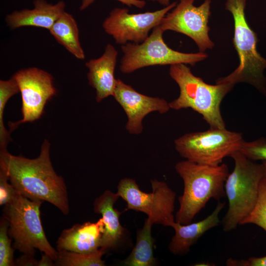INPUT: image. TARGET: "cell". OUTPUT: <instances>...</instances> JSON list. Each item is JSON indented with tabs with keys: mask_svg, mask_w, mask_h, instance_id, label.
I'll list each match as a JSON object with an SVG mask.
<instances>
[{
	"mask_svg": "<svg viewBox=\"0 0 266 266\" xmlns=\"http://www.w3.org/2000/svg\"><path fill=\"white\" fill-rule=\"evenodd\" d=\"M230 157L233 159L234 166L225 182L228 209L222 221L223 230L227 232L235 229L252 211L261 181L265 177L262 163L249 159L239 150Z\"/></svg>",
	"mask_w": 266,
	"mask_h": 266,
	"instance_id": "obj_5",
	"label": "cell"
},
{
	"mask_svg": "<svg viewBox=\"0 0 266 266\" xmlns=\"http://www.w3.org/2000/svg\"><path fill=\"white\" fill-rule=\"evenodd\" d=\"M113 97L127 116L125 127L130 134L142 132V120L150 113L165 114L170 109L169 102L164 99L142 94L120 79H117Z\"/></svg>",
	"mask_w": 266,
	"mask_h": 266,
	"instance_id": "obj_13",
	"label": "cell"
},
{
	"mask_svg": "<svg viewBox=\"0 0 266 266\" xmlns=\"http://www.w3.org/2000/svg\"><path fill=\"white\" fill-rule=\"evenodd\" d=\"M239 151L253 161H266V139L261 137L242 143Z\"/></svg>",
	"mask_w": 266,
	"mask_h": 266,
	"instance_id": "obj_25",
	"label": "cell"
},
{
	"mask_svg": "<svg viewBox=\"0 0 266 266\" xmlns=\"http://www.w3.org/2000/svg\"><path fill=\"white\" fill-rule=\"evenodd\" d=\"M152 191L142 192L135 181L122 179L117 193L127 203V209L146 214L154 224L172 227L175 222L173 215L175 193L164 181H151Z\"/></svg>",
	"mask_w": 266,
	"mask_h": 266,
	"instance_id": "obj_9",
	"label": "cell"
},
{
	"mask_svg": "<svg viewBox=\"0 0 266 266\" xmlns=\"http://www.w3.org/2000/svg\"><path fill=\"white\" fill-rule=\"evenodd\" d=\"M50 150V143L45 139L35 159L0 151V166L18 193L33 200L47 201L67 215L69 212L67 188L52 166Z\"/></svg>",
	"mask_w": 266,
	"mask_h": 266,
	"instance_id": "obj_1",
	"label": "cell"
},
{
	"mask_svg": "<svg viewBox=\"0 0 266 266\" xmlns=\"http://www.w3.org/2000/svg\"><path fill=\"white\" fill-rule=\"evenodd\" d=\"M252 224L262 228L266 232V178L261 181L258 198L256 205L240 225Z\"/></svg>",
	"mask_w": 266,
	"mask_h": 266,
	"instance_id": "obj_23",
	"label": "cell"
},
{
	"mask_svg": "<svg viewBox=\"0 0 266 266\" xmlns=\"http://www.w3.org/2000/svg\"><path fill=\"white\" fill-rule=\"evenodd\" d=\"M262 164H263L264 167L265 177L266 178V161H262Z\"/></svg>",
	"mask_w": 266,
	"mask_h": 266,
	"instance_id": "obj_32",
	"label": "cell"
},
{
	"mask_svg": "<svg viewBox=\"0 0 266 266\" xmlns=\"http://www.w3.org/2000/svg\"><path fill=\"white\" fill-rule=\"evenodd\" d=\"M54 261L49 256L44 253L42 255L41 259L38 261L37 266H53Z\"/></svg>",
	"mask_w": 266,
	"mask_h": 266,
	"instance_id": "obj_30",
	"label": "cell"
},
{
	"mask_svg": "<svg viewBox=\"0 0 266 266\" xmlns=\"http://www.w3.org/2000/svg\"><path fill=\"white\" fill-rule=\"evenodd\" d=\"M117 56L118 51L115 47L108 44L102 56L86 63V66L89 70L88 82L96 90V100L98 102L109 96H113L117 81L114 70Z\"/></svg>",
	"mask_w": 266,
	"mask_h": 266,
	"instance_id": "obj_15",
	"label": "cell"
},
{
	"mask_svg": "<svg viewBox=\"0 0 266 266\" xmlns=\"http://www.w3.org/2000/svg\"><path fill=\"white\" fill-rule=\"evenodd\" d=\"M33 9L15 11L8 14L5 21L12 30L32 26L49 30L57 20L65 11L66 3L61 0L55 4L45 0H34Z\"/></svg>",
	"mask_w": 266,
	"mask_h": 266,
	"instance_id": "obj_16",
	"label": "cell"
},
{
	"mask_svg": "<svg viewBox=\"0 0 266 266\" xmlns=\"http://www.w3.org/2000/svg\"><path fill=\"white\" fill-rule=\"evenodd\" d=\"M15 266H37L38 261L34 258V256L23 254L15 261Z\"/></svg>",
	"mask_w": 266,
	"mask_h": 266,
	"instance_id": "obj_29",
	"label": "cell"
},
{
	"mask_svg": "<svg viewBox=\"0 0 266 266\" xmlns=\"http://www.w3.org/2000/svg\"><path fill=\"white\" fill-rule=\"evenodd\" d=\"M96 0H82L79 9L83 11L88 7ZM129 7L134 6L139 8H143L146 5V2L144 0H116Z\"/></svg>",
	"mask_w": 266,
	"mask_h": 266,
	"instance_id": "obj_28",
	"label": "cell"
},
{
	"mask_svg": "<svg viewBox=\"0 0 266 266\" xmlns=\"http://www.w3.org/2000/svg\"><path fill=\"white\" fill-rule=\"evenodd\" d=\"M152 1H158L159 3L163 5L167 6L169 5V0H149Z\"/></svg>",
	"mask_w": 266,
	"mask_h": 266,
	"instance_id": "obj_31",
	"label": "cell"
},
{
	"mask_svg": "<svg viewBox=\"0 0 266 266\" xmlns=\"http://www.w3.org/2000/svg\"><path fill=\"white\" fill-rule=\"evenodd\" d=\"M120 198L119 195L106 190L94 201V211L102 216L104 224L100 248L106 251L117 248L125 235V229L121 225L119 217L121 212L114 208V205Z\"/></svg>",
	"mask_w": 266,
	"mask_h": 266,
	"instance_id": "obj_18",
	"label": "cell"
},
{
	"mask_svg": "<svg viewBox=\"0 0 266 266\" xmlns=\"http://www.w3.org/2000/svg\"><path fill=\"white\" fill-rule=\"evenodd\" d=\"M175 169L184 183L176 222L190 224L210 199L219 201L226 197L225 185L230 173L227 164L210 166L186 160L176 163Z\"/></svg>",
	"mask_w": 266,
	"mask_h": 266,
	"instance_id": "obj_2",
	"label": "cell"
},
{
	"mask_svg": "<svg viewBox=\"0 0 266 266\" xmlns=\"http://www.w3.org/2000/svg\"><path fill=\"white\" fill-rule=\"evenodd\" d=\"M177 3L174 1L155 11L136 14L130 13L127 8H116L111 10L102 26L116 43H141L149 36V32L160 24L162 19Z\"/></svg>",
	"mask_w": 266,
	"mask_h": 266,
	"instance_id": "obj_12",
	"label": "cell"
},
{
	"mask_svg": "<svg viewBox=\"0 0 266 266\" xmlns=\"http://www.w3.org/2000/svg\"><path fill=\"white\" fill-rule=\"evenodd\" d=\"M13 76L16 80L22 98V119L9 123L10 131L18 125L39 119L47 101L57 94L53 76L41 69L32 67L19 70Z\"/></svg>",
	"mask_w": 266,
	"mask_h": 266,
	"instance_id": "obj_11",
	"label": "cell"
},
{
	"mask_svg": "<svg viewBox=\"0 0 266 266\" xmlns=\"http://www.w3.org/2000/svg\"><path fill=\"white\" fill-rule=\"evenodd\" d=\"M228 266H266V256L261 257H251L247 259H228Z\"/></svg>",
	"mask_w": 266,
	"mask_h": 266,
	"instance_id": "obj_27",
	"label": "cell"
},
{
	"mask_svg": "<svg viewBox=\"0 0 266 266\" xmlns=\"http://www.w3.org/2000/svg\"><path fill=\"white\" fill-rule=\"evenodd\" d=\"M20 92L17 82L12 76L7 80L0 81V151H6L8 143L11 140L10 132L8 131L3 123V114L8 100Z\"/></svg>",
	"mask_w": 266,
	"mask_h": 266,
	"instance_id": "obj_22",
	"label": "cell"
},
{
	"mask_svg": "<svg viewBox=\"0 0 266 266\" xmlns=\"http://www.w3.org/2000/svg\"><path fill=\"white\" fill-rule=\"evenodd\" d=\"M164 32L159 25L140 44L128 42L122 45L124 55L120 62V71L129 74L149 66L180 63L194 66L208 57L204 52L186 53L170 48L163 39Z\"/></svg>",
	"mask_w": 266,
	"mask_h": 266,
	"instance_id": "obj_7",
	"label": "cell"
},
{
	"mask_svg": "<svg viewBox=\"0 0 266 266\" xmlns=\"http://www.w3.org/2000/svg\"><path fill=\"white\" fill-rule=\"evenodd\" d=\"M106 252L102 248L90 253L58 251L55 264L59 266H103L105 263L102 257Z\"/></svg>",
	"mask_w": 266,
	"mask_h": 266,
	"instance_id": "obj_21",
	"label": "cell"
},
{
	"mask_svg": "<svg viewBox=\"0 0 266 266\" xmlns=\"http://www.w3.org/2000/svg\"><path fill=\"white\" fill-rule=\"evenodd\" d=\"M169 75L180 90L178 97L169 102L170 108L176 110L191 108L202 115L210 128H226L221 104L234 84H207L201 78L195 76L186 64L182 63L171 65Z\"/></svg>",
	"mask_w": 266,
	"mask_h": 266,
	"instance_id": "obj_3",
	"label": "cell"
},
{
	"mask_svg": "<svg viewBox=\"0 0 266 266\" xmlns=\"http://www.w3.org/2000/svg\"><path fill=\"white\" fill-rule=\"evenodd\" d=\"M104 228L101 218L95 223L75 224L65 229L57 241V250L79 253L94 252L100 248Z\"/></svg>",
	"mask_w": 266,
	"mask_h": 266,
	"instance_id": "obj_14",
	"label": "cell"
},
{
	"mask_svg": "<svg viewBox=\"0 0 266 266\" xmlns=\"http://www.w3.org/2000/svg\"><path fill=\"white\" fill-rule=\"evenodd\" d=\"M49 31L57 41L76 58H85L79 40L78 25L71 14L65 11Z\"/></svg>",
	"mask_w": 266,
	"mask_h": 266,
	"instance_id": "obj_19",
	"label": "cell"
},
{
	"mask_svg": "<svg viewBox=\"0 0 266 266\" xmlns=\"http://www.w3.org/2000/svg\"><path fill=\"white\" fill-rule=\"evenodd\" d=\"M8 223L3 217L0 222V266H15L11 238L8 233Z\"/></svg>",
	"mask_w": 266,
	"mask_h": 266,
	"instance_id": "obj_24",
	"label": "cell"
},
{
	"mask_svg": "<svg viewBox=\"0 0 266 266\" xmlns=\"http://www.w3.org/2000/svg\"><path fill=\"white\" fill-rule=\"evenodd\" d=\"M244 141L241 133L226 128H210L187 133L176 139V151L186 160L202 165L216 166L239 150Z\"/></svg>",
	"mask_w": 266,
	"mask_h": 266,
	"instance_id": "obj_8",
	"label": "cell"
},
{
	"mask_svg": "<svg viewBox=\"0 0 266 266\" xmlns=\"http://www.w3.org/2000/svg\"><path fill=\"white\" fill-rule=\"evenodd\" d=\"M42 202L18 193L12 201L4 205L3 217L8 223V233L14 240V249L33 256L37 249L55 262L58 252L48 241L40 219Z\"/></svg>",
	"mask_w": 266,
	"mask_h": 266,
	"instance_id": "obj_6",
	"label": "cell"
},
{
	"mask_svg": "<svg viewBox=\"0 0 266 266\" xmlns=\"http://www.w3.org/2000/svg\"><path fill=\"white\" fill-rule=\"evenodd\" d=\"M246 0H226V10L230 12L234 21L233 42L238 54L239 64L228 75L220 77L216 84L238 83L249 84L266 97V59L258 52L256 33L249 26L245 17Z\"/></svg>",
	"mask_w": 266,
	"mask_h": 266,
	"instance_id": "obj_4",
	"label": "cell"
},
{
	"mask_svg": "<svg viewBox=\"0 0 266 266\" xmlns=\"http://www.w3.org/2000/svg\"><path fill=\"white\" fill-rule=\"evenodd\" d=\"M154 223L147 217L143 227L137 231L136 243L128 257L123 261L128 266H152L156 264L153 255L155 241L151 235Z\"/></svg>",
	"mask_w": 266,
	"mask_h": 266,
	"instance_id": "obj_20",
	"label": "cell"
},
{
	"mask_svg": "<svg viewBox=\"0 0 266 266\" xmlns=\"http://www.w3.org/2000/svg\"><path fill=\"white\" fill-rule=\"evenodd\" d=\"M5 169L0 166V205H5L11 201L18 193L11 183Z\"/></svg>",
	"mask_w": 266,
	"mask_h": 266,
	"instance_id": "obj_26",
	"label": "cell"
},
{
	"mask_svg": "<svg viewBox=\"0 0 266 266\" xmlns=\"http://www.w3.org/2000/svg\"><path fill=\"white\" fill-rule=\"evenodd\" d=\"M225 205V202L219 201L209 215L196 223L184 225L175 221L172 226L175 234L168 245L170 252L175 255H183L188 253L190 247L199 238L208 230L219 225V215Z\"/></svg>",
	"mask_w": 266,
	"mask_h": 266,
	"instance_id": "obj_17",
	"label": "cell"
},
{
	"mask_svg": "<svg viewBox=\"0 0 266 266\" xmlns=\"http://www.w3.org/2000/svg\"><path fill=\"white\" fill-rule=\"evenodd\" d=\"M196 0H180L179 3L162 19L159 26L164 31L170 30L185 34L196 43L200 52L214 46L209 36L211 0H204L199 6Z\"/></svg>",
	"mask_w": 266,
	"mask_h": 266,
	"instance_id": "obj_10",
	"label": "cell"
}]
</instances>
